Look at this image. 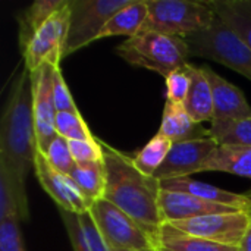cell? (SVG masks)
I'll use <instances>...</instances> for the list:
<instances>
[{"mask_svg":"<svg viewBox=\"0 0 251 251\" xmlns=\"http://www.w3.org/2000/svg\"><path fill=\"white\" fill-rule=\"evenodd\" d=\"M37 151L32 118L31 76L24 69L13 81L0 122V171L9 178L21 207V222L29 221L25 179Z\"/></svg>","mask_w":251,"mask_h":251,"instance_id":"obj_1","label":"cell"},{"mask_svg":"<svg viewBox=\"0 0 251 251\" xmlns=\"http://www.w3.org/2000/svg\"><path fill=\"white\" fill-rule=\"evenodd\" d=\"M103 163L106 172L104 199L129 215L156 243L163 219L160 215V182L154 176L144 175L134 163V157L101 141Z\"/></svg>","mask_w":251,"mask_h":251,"instance_id":"obj_2","label":"cell"},{"mask_svg":"<svg viewBox=\"0 0 251 251\" xmlns=\"http://www.w3.org/2000/svg\"><path fill=\"white\" fill-rule=\"evenodd\" d=\"M116 53L126 63L157 72L163 78L187 66L191 57L185 38L153 31H141L126 38L118 46Z\"/></svg>","mask_w":251,"mask_h":251,"instance_id":"obj_3","label":"cell"},{"mask_svg":"<svg viewBox=\"0 0 251 251\" xmlns=\"http://www.w3.org/2000/svg\"><path fill=\"white\" fill-rule=\"evenodd\" d=\"M147 19L141 31L187 38L207 28L216 18L210 1L146 0Z\"/></svg>","mask_w":251,"mask_h":251,"instance_id":"obj_4","label":"cell"},{"mask_svg":"<svg viewBox=\"0 0 251 251\" xmlns=\"http://www.w3.org/2000/svg\"><path fill=\"white\" fill-rule=\"evenodd\" d=\"M185 41L191 56L218 62L251 81V49L218 15L207 28Z\"/></svg>","mask_w":251,"mask_h":251,"instance_id":"obj_5","label":"cell"},{"mask_svg":"<svg viewBox=\"0 0 251 251\" xmlns=\"http://www.w3.org/2000/svg\"><path fill=\"white\" fill-rule=\"evenodd\" d=\"M132 0H69L71 19L63 59L99 40L107 21Z\"/></svg>","mask_w":251,"mask_h":251,"instance_id":"obj_6","label":"cell"},{"mask_svg":"<svg viewBox=\"0 0 251 251\" xmlns=\"http://www.w3.org/2000/svg\"><path fill=\"white\" fill-rule=\"evenodd\" d=\"M93 216L99 231L107 241L112 250H156L153 238L124 210L106 199L96 201L91 206Z\"/></svg>","mask_w":251,"mask_h":251,"instance_id":"obj_7","label":"cell"},{"mask_svg":"<svg viewBox=\"0 0 251 251\" xmlns=\"http://www.w3.org/2000/svg\"><path fill=\"white\" fill-rule=\"evenodd\" d=\"M71 19L69 0L68 3L54 12L35 32L24 51H21L25 63V69L31 74L44 63L53 66L60 65L63 59V50L68 38Z\"/></svg>","mask_w":251,"mask_h":251,"instance_id":"obj_8","label":"cell"},{"mask_svg":"<svg viewBox=\"0 0 251 251\" xmlns=\"http://www.w3.org/2000/svg\"><path fill=\"white\" fill-rule=\"evenodd\" d=\"M250 224L251 216L249 212H234V213L207 215V216L179 221L168 225L191 237H197V238H203L218 244L238 249Z\"/></svg>","mask_w":251,"mask_h":251,"instance_id":"obj_9","label":"cell"},{"mask_svg":"<svg viewBox=\"0 0 251 251\" xmlns=\"http://www.w3.org/2000/svg\"><path fill=\"white\" fill-rule=\"evenodd\" d=\"M34 172L41 188L51 197L59 210L75 215H84L91 210L93 203L81 193L74 179L56 171L38 147L34 159Z\"/></svg>","mask_w":251,"mask_h":251,"instance_id":"obj_10","label":"cell"},{"mask_svg":"<svg viewBox=\"0 0 251 251\" xmlns=\"http://www.w3.org/2000/svg\"><path fill=\"white\" fill-rule=\"evenodd\" d=\"M53 72L54 66L44 63L37 71L31 72L32 91V118L37 138V147L44 151L50 141L57 135L54 119L57 115L53 96Z\"/></svg>","mask_w":251,"mask_h":251,"instance_id":"obj_11","label":"cell"},{"mask_svg":"<svg viewBox=\"0 0 251 251\" xmlns=\"http://www.w3.org/2000/svg\"><path fill=\"white\" fill-rule=\"evenodd\" d=\"M216 147L218 143L210 137L174 143L163 165L154 174V178L159 182H163L200 174L201 166Z\"/></svg>","mask_w":251,"mask_h":251,"instance_id":"obj_12","label":"cell"},{"mask_svg":"<svg viewBox=\"0 0 251 251\" xmlns=\"http://www.w3.org/2000/svg\"><path fill=\"white\" fill-rule=\"evenodd\" d=\"M159 206H160V215H162L163 224H174V222L194 219V218L207 216V215L243 212L229 206L204 201L201 199H197L185 193L169 191L163 188L160 190Z\"/></svg>","mask_w":251,"mask_h":251,"instance_id":"obj_13","label":"cell"},{"mask_svg":"<svg viewBox=\"0 0 251 251\" xmlns=\"http://www.w3.org/2000/svg\"><path fill=\"white\" fill-rule=\"evenodd\" d=\"M213 94L215 119L213 121H229V119H246L251 118V106L244 97V93L234 84L228 82L219 74L212 71L209 66H201Z\"/></svg>","mask_w":251,"mask_h":251,"instance_id":"obj_14","label":"cell"},{"mask_svg":"<svg viewBox=\"0 0 251 251\" xmlns=\"http://www.w3.org/2000/svg\"><path fill=\"white\" fill-rule=\"evenodd\" d=\"M160 187L163 190H169V191L185 193V194L194 196L197 199H201L204 201L229 206L237 210H243V212L251 210V200L247 194L231 193V191L218 188L215 185H210V184H206L201 181H196L191 176L163 181V182H160Z\"/></svg>","mask_w":251,"mask_h":251,"instance_id":"obj_15","label":"cell"},{"mask_svg":"<svg viewBox=\"0 0 251 251\" xmlns=\"http://www.w3.org/2000/svg\"><path fill=\"white\" fill-rule=\"evenodd\" d=\"M159 134L168 137L172 143H181L206 138L209 137V129H204L201 124H197L188 115L182 103L166 100Z\"/></svg>","mask_w":251,"mask_h":251,"instance_id":"obj_16","label":"cell"},{"mask_svg":"<svg viewBox=\"0 0 251 251\" xmlns=\"http://www.w3.org/2000/svg\"><path fill=\"white\" fill-rule=\"evenodd\" d=\"M188 69L191 75V87L184 101V107L197 124L213 122L215 107H213V94L209 79L201 66H196L190 63Z\"/></svg>","mask_w":251,"mask_h":251,"instance_id":"obj_17","label":"cell"},{"mask_svg":"<svg viewBox=\"0 0 251 251\" xmlns=\"http://www.w3.org/2000/svg\"><path fill=\"white\" fill-rule=\"evenodd\" d=\"M200 172H226L251 179V147L218 146Z\"/></svg>","mask_w":251,"mask_h":251,"instance_id":"obj_18","label":"cell"},{"mask_svg":"<svg viewBox=\"0 0 251 251\" xmlns=\"http://www.w3.org/2000/svg\"><path fill=\"white\" fill-rule=\"evenodd\" d=\"M147 1L146 0H132L128 6L116 12L101 29L100 38H109L116 35H126L128 38L135 37L141 32L146 19H147Z\"/></svg>","mask_w":251,"mask_h":251,"instance_id":"obj_19","label":"cell"},{"mask_svg":"<svg viewBox=\"0 0 251 251\" xmlns=\"http://www.w3.org/2000/svg\"><path fill=\"white\" fill-rule=\"evenodd\" d=\"M66 3L68 0H37L18 13V43L21 51L25 50L40 26Z\"/></svg>","mask_w":251,"mask_h":251,"instance_id":"obj_20","label":"cell"},{"mask_svg":"<svg viewBox=\"0 0 251 251\" xmlns=\"http://www.w3.org/2000/svg\"><path fill=\"white\" fill-rule=\"evenodd\" d=\"M215 13L251 49V0H210Z\"/></svg>","mask_w":251,"mask_h":251,"instance_id":"obj_21","label":"cell"},{"mask_svg":"<svg viewBox=\"0 0 251 251\" xmlns=\"http://www.w3.org/2000/svg\"><path fill=\"white\" fill-rule=\"evenodd\" d=\"M159 249L169 251H238L237 247L218 244L209 240L191 237L165 224L159 235Z\"/></svg>","mask_w":251,"mask_h":251,"instance_id":"obj_22","label":"cell"},{"mask_svg":"<svg viewBox=\"0 0 251 251\" xmlns=\"http://www.w3.org/2000/svg\"><path fill=\"white\" fill-rule=\"evenodd\" d=\"M74 182L78 185L81 193L94 204L96 201L104 199L106 191V172H104V163L100 162H91V163H82L76 165L74 171L69 175Z\"/></svg>","mask_w":251,"mask_h":251,"instance_id":"obj_23","label":"cell"},{"mask_svg":"<svg viewBox=\"0 0 251 251\" xmlns=\"http://www.w3.org/2000/svg\"><path fill=\"white\" fill-rule=\"evenodd\" d=\"M209 137L218 146L251 147V118L213 121L209 128Z\"/></svg>","mask_w":251,"mask_h":251,"instance_id":"obj_24","label":"cell"},{"mask_svg":"<svg viewBox=\"0 0 251 251\" xmlns=\"http://www.w3.org/2000/svg\"><path fill=\"white\" fill-rule=\"evenodd\" d=\"M172 141L162 135L156 134L135 156H134V163L135 166L147 176H154V174L159 171V168L163 165L165 159L168 157L171 149H172Z\"/></svg>","mask_w":251,"mask_h":251,"instance_id":"obj_25","label":"cell"},{"mask_svg":"<svg viewBox=\"0 0 251 251\" xmlns=\"http://www.w3.org/2000/svg\"><path fill=\"white\" fill-rule=\"evenodd\" d=\"M56 134L68 141L74 140H91L96 135L84 121L81 112H59L54 119Z\"/></svg>","mask_w":251,"mask_h":251,"instance_id":"obj_26","label":"cell"},{"mask_svg":"<svg viewBox=\"0 0 251 251\" xmlns=\"http://www.w3.org/2000/svg\"><path fill=\"white\" fill-rule=\"evenodd\" d=\"M43 153H44L46 159L49 160V163L56 171H59L65 175H71V172L76 166V163L72 157L71 149H69V141L60 135H56Z\"/></svg>","mask_w":251,"mask_h":251,"instance_id":"obj_27","label":"cell"},{"mask_svg":"<svg viewBox=\"0 0 251 251\" xmlns=\"http://www.w3.org/2000/svg\"><path fill=\"white\" fill-rule=\"evenodd\" d=\"M190 65V63H188ZM188 65L174 71L169 74L165 81H166V100L175 101V103H182L185 101L190 87H191V75Z\"/></svg>","mask_w":251,"mask_h":251,"instance_id":"obj_28","label":"cell"},{"mask_svg":"<svg viewBox=\"0 0 251 251\" xmlns=\"http://www.w3.org/2000/svg\"><path fill=\"white\" fill-rule=\"evenodd\" d=\"M19 224L18 215L0 221V251H26Z\"/></svg>","mask_w":251,"mask_h":251,"instance_id":"obj_29","label":"cell"},{"mask_svg":"<svg viewBox=\"0 0 251 251\" xmlns=\"http://www.w3.org/2000/svg\"><path fill=\"white\" fill-rule=\"evenodd\" d=\"M69 149L76 165L100 162L103 160V149L97 137L91 140H74L69 141Z\"/></svg>","mask_w":251,"mask_h":251,"instance_id":"obj_30","label":"cell"},{"mask_svg":"<svg viewBox=\"0 0 251 251\" xmlns=\"http://www.w3.org/2000/svg\"><path fill=\"white\" fill-rule=\"evenodd\" d=\"M53 96H54V104H56L57 113L59 112H79L71 94V90L65 81L60 65L54 66V72H53Z\"/></svg>","mask_w":251,"mask_h":251,"instance_id":"obj_31","label":"cell"},{"mask_svg":"<svg viewBox=\"0 0 251 251\" xmlns=\"http://www.w3.org/2000/svg\"><path fill=\"white\" fill-rule=\"evenodd\" d=\"M59 215L63 221V225L66 228L69 241L74 251H91L88 240L85 237V232L82 229L81 221H79V215L71 213V212H65V210H59Z\"/></svg>","mask_w":251,"mask_h":251,"instance_id":"obj_32","label":"cell"},{"mask_svg":"<svg viewBox=\"0 0 251 251\" xmlns=\"http://www.w3.org/2000/svg\"><path fill=\"white\" fill-rule=\"evenodd\" d=\"M12 215H18L21 219V207L16 194L12 188L9 178L0 171V221Z\"/></svg>","mask_w":251,"mask_h":251,"instance_id":"obj_33","label":"cell"},{"mask_svg":"<svg viewBox=\"0 0 251 251\" xmlns=\"http://www.w3.org/2000/svg\"><path fill=\"white\" fill-rule=\"evenodd\" d=\"M79 221L82 225V229L85 232V237L88 240L90 249L91 251H113L110 249V246L107 244V241L104 240V237L101 235V232L99 231L93 216L88 213L79 215Z\"/></svg>","mask_w":251,"mask_h":251,"instance_id":"obj_34","label":"cell"},{"mask_svg":"<svg viewBox=\"0 0 251 251\" xmlns=\"http://www.w3.org/2000/svg\"><path fill=\"white\" fill-rule=\"evenodd\" d=\"M238 251H251V224L238 246Z\"/></svg>","mask_w":251,"mask_h":251,"instance_id":"obj_35","label":"cell"},{"mask_svg":"<svg viewBox=\"0 0 251 251\" xmlns=\"http://www.w3.org/2000/svg\"><path fill=\"white\" fill-rule=\"evenodd\" d=\"M113 251H131V250H113ZM143 251H157V249H156V250H143Z\"/></svg>","mask_w":251,"mask_h":251,"instance_id":"obj_36","label":"cell"},{"mask_svg":"<svg viewBox=\"0 0 251 251\" xmlns=\"http://www.w3.org/2000/svg\"><path fill=\"white\" fill-rule=\"evenodd\" d=\"M157 251H169V250H165V249H157Z\"/></svg>","mask_w":251,"mask_h":251,"instance_id":"obj_37","label":"cell"},{"mask_svg":"<svg viewBox=\"0 0 251 251\" xmlns=\"http://www.w3.org/2000/svg\"><path fill=\"white\" fill-rule=\"evenodd\" d=\"M247 196H249V197H250V200H251V191H250V193H249V194H247Z\"/></svg>","mask_w":251,"mask_h":251,"instance_id":"obj_38","label":"cell"},{"mask_svg":"<svg viewBox=\"0 0 251 251\" xmlns=\"http://www.w3.org/2000/svg\"><path fill=\"white\" fill-rule=\"evenodd\" d=\"M249 213H250V216H251V210H250V212H249Z\"/></svg>","mask_w":251,"mask_h":251,"instance_id":"obj_39","label":"cell"}]
</instances>
